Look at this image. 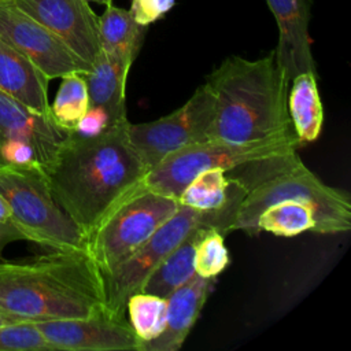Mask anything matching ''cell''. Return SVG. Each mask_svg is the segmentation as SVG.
Wrapping results in <instances>:
<instances>
[{
    "instance_id": "17",
    "label": "cell",
    "mask_w": 351,
    "mask_h": 351,
    "mask_svg": "<svg viewBox=\"0 0 351 351\" xmlns=\"http://www.w3.org/2000/svg\"><path fill=\"white\" fill-rule=\"evenodd\" d=\"M48 82L26 56L0 38V93L34 112L49 115Z\"/></svg>"
},
{
    "instance_id": "6",
    "label": "cell",
    "mask_w": 351,
    "mask_h": 351,
    "mask_svg": "<svg viewBox=\"0 0 351 351\" xmlns=\"http://www.w3.org/2000/svg\"><path fill=\"white\" fill-rule=\"evenodd\" d=\"M176 197L137 185L86 237V251L103 276L141 247L180 208Z\"/></svg>"
},
{
    "instance_id": "28",
    "label": "cell",
    "mask_w": 351,
    "mask_h": 351,
    "mask_svg": "<svg viewBox=\"0 0 351 351\" xmlns=\"http://www.w3.org/2000/svg\"><path fill=\"white\" fill-rule=\"evenodd\" d=\"M16 240H25L19 229L12 222H0V254L7 244Z\"/></svg>"
},
{
    "instance_id": "11",
    "label": "cell",
    "mask_w": 351,
    "mask_h": 351,
    "mask_svg": "<svg viewBox=\"0 0 351 351\" xmlns=\"http://www.w3.org/2000/svg\"><path fill=\"white\" fill-rule=\"evenodd\" d=\"M0 38L26 56L48 80L90 71L58 36L10 0H0Z\"/></svg>"
},
{
    "instance_id": "30",
    "label": "cell",
    "mask_w": 351,
    "mask_h": 351,
    "mask_svg": "<svg viewBox=\"0 0 351 351\" xmlns=\"http://www.w3.org/2000/svg\"><path fill=\"white\" fill-rule=\"evenodd\" d=\"M21 322H26V321H23L22 318H19L16 315H12V314H10L7 311L0 310V326H3V325H12V324H21Z\"/></svg>"
},
{
    "instance_id": "31",
    "label": "cell",
    "mask_w": 351,
    "mask_h": 351,
    "mask_svg": "<svg viewBox=\"0 0 351 351\" xmlns=\"http://www.w3.org/2000/svg\"><path fill=\"white\" fill-rule=\"evenodd\" d=\"M86 1H96V3H101V4H104V5L111 4V0H86Z\"/></svg>"
},
{
    "instance_id": "14",
    "label": "cell",
    "mask_w": 351,
    "mask_h": 351,
    "mask_svg": "<svg viewBox=\"0 0 351 351\" xmlns=\"http://www.w3.org/2000/svg\"><path fill=\"white\" fill-rule=\"evenodd\" d=\"M244 196L245 186L236 176L211 169L189 181L180 193L178 202L200 213L204 228H215L225 234L233 232V221Z\"/></svg>"
},
{
    "instance_id": "25",
    "label": "cell",
    "mask_w": 351,
    "mask_h": 351,
    "mask_svg": "<svg viewBox=\"0 0 351 351\" xmlns=\"http://www.w3.org/2000/svg\"><path fill=\"white\" fill-rule=\"evenodd\" d=\"M223 236L215 228H204L195 247V273L203 278L214 280L229 265L230 256Z\"/></svg>"
},
{
    "instance_id": "3",
    "label": "cell",
    "mask_w": 351,
    "mask_h": 351,
    "mask_svg": "<svg viewBox=\"0 0 351 351\" xmlns=\"http://www.w3.org/2000/svg\"><path fill=\"white\" fill-rule=\"evenodd\" d=\"M206 84L214 97L210 140L244 144L295 134L287 104L289 80L274 49L255 60L228 56Z\"/></svg>"
},
{
    "instance_id": "12",
    "label": "cell",
    "mask_w": 351,
    "mask_h": 351,
    "mask_svg": "<svg viewBox=\"0 0 351 351\" xmlns=\"http://www.w3.org/2000/svg\"><path fill=\"white\" fill-rule=\"evenodd\" d=\"M53 351H141V341L125 318L107 314L36 321Z\"/></svg>"
},
{
    "instance_id": "1",
    "label": "cell",
    "mask_w": 351,
    "mask_h": 351,
    "mask_svg": "<svg viewBox=\"0 0 351 351\" xmlns=\"http://www.w3.org/2000/svg\"><path fill=\"white\" fill-rule=\"evenodd\" d=\"M128 125L125 119L95 134L70 132L47 171L52 196L86 237L147 173Z\"/></svg>"
},
{
    "instance_id": "23",
    "label": "cell",
    "mask_w": 351,
    "mask_h": 351,
    "mask_svg": "<svg viewBox=\"0 0 351 351\" xmlns=\"http://www.w3.org/2000/svg\"><path fill=\"white\" fill-rule=\"evenodd\" d=\"M89 110L85 74L70 73L62 77L55 100L49 104L52 121L67 132H74Z\"/></svg>"
},
{
    "instance_id": "18",
    "label": "cell",
    "mask_w": 351,
    "mask_h": 351,
    "mask_svg": "<svg viewBox=\"0 0 351 351\" xmlns=\"http://www.w3.org/2000/svg\"><path fill=\"white\" fill-rule=\"evenodd\" d=\"M132 63L100 51L90 71L85 74L89 111L103 115L108 123L128 119L126 80Z\"/></svg>"
},
{
    "instance_id": "32",
    "label": "cell",
    "mask_w": 351,
    "mask_h": 351,
    "mask_svg": "<svg viewBox=\"0 0 351 351\" xmlns=\"http://www.w3.org/2000/svg\"><path fill=\"white\" fill-rule=\"evenodd\" d=\"M10 1H12V0H10Z\"/></svg>"
},
{
    "instance_id": "26",
    "label": "cell",
    "mask_w": 351,
    "mask_h": 351,
    "mask_svg": "<svg viewBox=\"0 0 351 351\" xmlns=\"http://www.w3.org/2000/svg\"><path fill=\"white\" fill-rule=\"evenodd\" d=\"M0 351H53L34 322L0 326Z\"/></svg>"
},
{
    "instance_id": "22",
    "label": "cell",
    "mask_w": 351,
    "mask_h": 351,
    "mask_svg": "<svg viewBox=\"0 0 351 351\" xmlns=\"http://www.w3.org/2000/svg\"><path fill=\"white\" fill-rule=\"evenodd\" d=\"M256 233L267 232L276 236L293 237L304 232L318 233L315 213L311 207L295 202L284 200L266 207L258 217Z\"/></svg>"
},
{
    "instance_id": "21",
    "label": "cell",
    "mask_w": 351,
    "mask_h": 351,
    "mask_svg": "<svg viewBox=\"0 0 351 351\" xmlns=\"http://www.w3.org/2000/svg\"><path fill=\"white\" fill-rule=\"evenodd\" d=\"M203 229V226H195L151 273L141 291L167 299L174 291L186 284L196 274L193 265L195 247Z\"/></svg>"
},
{
    "instance_id": "7",
    "label": "cell",
    "mask_w": 351,
    "mask_h": 351,
    "mask_svg": "<svg viewBox=\"0 0 351 351\" xmlns=\"http://www.w3.org/2000/svg\"><path fill=\"white\" fill-rule=\"evenodd\" d=\"M299 145L295 134L244 144L206 140L166 156L145 173L138 185L178 199L189 181L203 171L211 169L232 171L250 162L295 151Z\"/></svg>"
},
{
    "instance_id": "19",
    "label": "cell",
    "mask_w": 351,
    "mask_h": 351,
    "mask_svg": "<svg viewBox=\"0 0 351 351\" xmlns=\"http://www.w3.org/2000/svg\"><path fill=\"white\" fill-rule=\"evenodd\" d=\"M288 115L299 144L315 141L322 130L324 107L317 85V73L304 71L289 81Z\"/></svg>"
},
{
    "instance_id": "10",
    "label": "cell",
    "mask_w": 351,
    "mask_h": 351,
    "mask_svg": "<svg viewBox=\"0 0 351 351\" xmlns=\"http://www.w3.org/2000/svg\"><path fill=\"white\" fill-rule=\"evenodd\" d=\"M69 133L51 115L0 93V167L34 166L47 173Z\"/></svg>"
},
{
    "instance_id": "9",
    "label": "cell",
    "mask_w": 351,
    "mask_h": 351,
    "mask_svg": "<svg viewBox=\"0 0 351 351\" xmlns=\"http://www.w3.org/2000/svg\"><path fill=\"white\" fill-rule=\"evenodd\" d=\"M195 226H203L200 213L180 206L177 213L141 247L104 276L106 313L110 317L125 318L129 296L141 291L151 273Z\"/></svg>"
},
{
    "instance_id": "4",
    "label": "cell",
    "mask_w": 351,
    "mask_h": 351,
    "mask_svg": "<svg viewBox=\"0 0 351 351\" xmlns=\"http://www.w3.org/2000/svg\"><path fill=\"white\" fill-rule=\"evenodd\" d=\"M245 186L232 230L256 234V219L269 206L300 202L315 213L318 233L337 234L351 229V200L346 191L326 185L295 151L269 156L230 171Z\"/></svg>"
},
{
    "instance_id": "13",
    "label": "cell",
    "mask_w": 351,
    "mask_h": 351,
    "mask_svg": "<svg viewBox=\"0 0 351 351\" xmlns=\"http://www.w3.org/2000/svg\"><path fill=\"white\" fill-rule=\"evenodd\" d=\"M90 69L100 53L99 16L86 0H12Z\"/></svg>"
},
{
    "instance_id": "29",
    "label": "cell",
    "mask_w": 351,
    "mask_h": 351,
    "mask_svg": "<svg viewBox=\"0 0 351 351\" xmlns=\"http://www.w3.org/2000/svg\"><path fill=\"white\" fill-rule=\"evenodd\" d=\"M0 222H12L11 208L1 193H0Z\"/></svg>"
},
{
    "instance_id": "27",
    "label": "cell",
    "mask_w": 351,
    "mask_h": 351,
    "mask_svg": "<svg viewBox=\"0 0 351 351\" xmlns=\"http://www.w3.org/2000/svg\"><path fill=\"white\" fill-rule=\"evenodd\" d=\"M174 3L176 0H132L129 12L138 25L148 26L169 12Z\"/></svg>"
},
{
    "instance_id": "2",
    "label": "cell",
    "mask_w": 351,
    "mask_h": 351,
    "mask_svg": "<svg viewBox=\"0 0 351 351\" xmlns=\"http://www.w3.org/2000/svg\"><path fill=\"white\" fill-rule=\"evenodd\" d=\"M0 310L29 322L107 314L104 276L86 250L0 262Z\"/></svg>"
},
{
    "instance_id": "24",
    "label": "cell",
    "mask_w": 351,
    "mask_h": 351,
    "mask_svg": "<svg viewBox=\"0 0 351 351\" xmlns=\"http://www.w3.org/2000/svg\"><path fill=\"white\" fill-rule=\"evenodd\" d=\"M167 299L138 291L129 296L126 302V314L129 324L141 341V348L145 343L156 339L166 324Z\"/></svg>"
},
{
    "instance_id": "20",
    "label": "cell",
    "mask_w": 351,
    "mask_h": 351,
    "mask_svg": "<svg viewBox=\"0 0 351 351\" xmlns=\"http://www.w3.org/2000/svg\"><path fill=\"white\" fill-rule=\"evenodd\" d=\"M145 30L147 26L138 25L129 10L115 7L111 3L99 16L100 51L133 64L141 49Z\"/></svg>"
},
{
    "instance_id": "15",
    "label": "cell",
    "mask_w": 351,
    "mask_h": 351,
    "mask_svg": "<svg viewBox=\"0 0 351 351\" xmlns=\"http://www.w3.org/2000/svg\"><path fill=\"white\" fill-rule=\"evenodd\" d=\"M278 27L276 60L287 78L304 71L317 73L308 34V0H266Z\"/></svg>"
},
{
    "instance_id": "8",
    "label": "cell",
    "mask_w": 351,
    "mask_h": 351,
    "mask_svg": "<svg viewBox=\"0 0 351 351\" xmlns=\"http://www.w3.org/2000/svg\"><path fill=\"white\" fill-rule=\"evenodd\" d=\"M214 97L204 82L177 110L154 121L128 125V136L147 171L170 154L210 140Z\"/></svg>"
},
{
    "instance_id": "5",
    "label": "cell",
    "mask_w": 351,
    "mask_h": 351,
    "mask_svg": "<svg viewBox=\"0 0 351 351\" xmlns=\"http://www.w3.org/2000/svg\"><path fill=\"white\" fill-rule=\"evenodd\" d=\"M0 193L12 223L33 241L49 250H86V236L52 196L47 173L34 166L0 167Z\"/></svg>"
},
{
    "instance_id": "16",
    "label": "cell",
    "mask_w": 351,
    "mask_h": 351,
    "mask_svg": "<svg viewBox=\"0 0 351 351\" xmlns=\"http://www.w3.org/2000/svg\"><path fill=\"white\" fill-rule=\"evenodd\" d=\"M213 280L195 274L167 298L166 324L162 333L145 343L141 351H178L197 321L208 298Z\"/></svg>"
}]
</instances>
